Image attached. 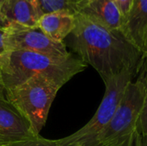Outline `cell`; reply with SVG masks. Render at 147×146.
Masks as SVG:
<instances>
[{
  "mask_svg": "<svg viewBox=\"0 0 147 146\" xmlns=\"http://www.w3.org/2000/svg\"><path fill=\"white\" fill-rule=\"evenodd\" d=\"M0 146H7V145H0Z\"/></svg>",
  "mask_w": 147,
  "mask_h": 146,
  "instance_id": "21",
  "label": "cell"
},
{
  "mask_svg": "<svg viewBox=\"0 0 147 146\" xmlns=\"http://www.w3.org/2000/svg\"><path fill=\"white\" fill-rule=\"evenodd\" d=\"M3 0H0V10H1V6H2V3H3ZM7 23L5 22V21L3 19L2 15H1V12H0V27H3V28H5L7 27Z\"/></svg>",
  "mask_w": 147,
  "mask_h": 146,
  "instance_id": "20",
  "label": "cell"
},
{
  "mask_svg": "<svg viewBox=\"0 0 147 146\" xmlns=\"http://www.w3.org/2000/svg\"><path fill=\"white\" fill-rule=\"evenodd\" d=\"M4 92H5V87H4V83H3V75H2V71H1V68H0V99L5 97Z\"/></svg>",
  "mask_w": 147,
  "mask_h": 146,
  "instance_id": "19",
  "label": "cell"
},
{
  "mask_svg": "<svg viewBox=\"0 0 147 146\" xmlns=\"http://www.w3.org/2000/svg\"><path fill=\"white\" fill-rule=\"evenodd\" d=\"M43 14L53 11H66L78 15L85 0H37Z\"/></svg>",
  "mask_w": 147,
  "mask_h": 146,
  "instance_id": "12",
  "label": "cell"
},
{
  "mask_svg": "<svg viewBox=\"0 0 147 146\" xmlns=\"http://www.w3.org/2000/svg\"><path fill=\"white\" fill-rule=\"evenodd\" d=\"M0 12L7 24L17 23L27 27H38L42 15L37 0H3Z\"/></svg>",
  "mask_w": 147,
  "mask_h": 146,
  "instance_id": "9",
  "label": "cell"
},
{
  "mask_svg": "<svg viewBox=\"0 0 147 146\" xmlns=\"http://www.w3.org/2000/svg\"><path fill=\"white\" fill-rule=\"evenodd\" d=\"M86 67L87 65L74 54L68 59H59L38 52L18 50L8 51L0 57L5 90L37 75L51 78L62 87Z\"/></svg>",
  "mask_w": 147,
  "mask_h": 146,
  "instance_id": "2",
  "label": "cell"
},
{
  "mask_svg": "<svg viewBox=\"0 0 147 146\" xmlns=\"http://www.w3.org/2000/svg\"><path fill=\"white\" fill-rule=\"evenodd\" d=\"M146 88V83L140 78L127 86L109 123L95 146H133Z\"/></svg>",
  "mask_w": 147,
  "mask_h": 146,
  "instance_id": "4",
  "label": "cell"
},
{
  "mask_svg": "<svg viewBox=\"0 0 147 146\" xmlns=\"http://www.w3.org/2000/svg\"><path fill=\"white\" fill-rule=\"evenodd\" d=\"M78 14L109 29H121L122 18L114 0H85Z\"/></svg>",
  "mask_w": 147,
  "mask_h": 146,
  "instance_id": "10",
  "label": "cell"
},
{
  "mask_svg": "<svg viewBox=\"0 0 147 146\" xmlns=\"http://www.w3.org/2000/svg\"><path fill=\"white\" fill-rule=\"evenodd\" d=\"M134 78L131 72L124 71L104 82L105 93L94 116L74 133L57 139L58 146H95L97 139L109 123L127 86Z\"/></svg>",
  "mask_w": 147,
  "mask_h": 146,
  "instance_id": "5",
  "label": "cell"
},
{
  "mask_svg": "<svg viewBox=\"0 0 147 146\" xmlns=\"http://www.w3.org/2000/svg\"><path fill=\"white\" fill-rule=\"evenodd\" d=\"M121 31L147 57V0H134L132 9L122 21Z\"/></svg>",
  "mask_w": 147,
  "mask_h": 146,
  "instance_id": "8",
  "label": "cell"
},
{
  "mask_svg": "<svg viewBox=\"0 0 147 146\" xmlns=\"http://www.w3.org/2000/svg\"><path fill=\"white\" fill-rule=\"evenodd\" d=\"M7 146H58V144L57 140L47 139L40 135H37L25 140L9 144Z\"/></svg>",
  "mask_w": 147,
  "mask_h": 146,
  "instance_id": "13",
  "label": "cell"
},
{
  "mask_svg": "<svg viewBox=\"0 0 147 146\" xmlns=\"http://www.w3.org/2000/svg\"><path fill=\"white\" fill-rule=\"evenodd\" d=\"M6 28V27H5ZM5 28L0 27V57L6 53L7 50L4 43V36H5Z\"/></svg>",
  "mask_w": 147,
  "mask_h": 146,
  "instance_id": "17",
  "label": "cell"
},
{
  "mask_svg": "<svg viewBox=\"0 0 147 146\" xmlns=\"http://www.w3.org/2000/svg\"><path fill=\"white\" fill-rule=\"evenodd\" d=\"M137 78L141 79L142 81H144L147 84V57L145 59L143 65L141 67V70L137 77Z\"/></svg>",
  "mask_w": 147,
  "mask_h": 146,
  "instance_id": "18",
  "label": "cell"
},
{
  "mask_svg": "<svg viewBox=\"0 0 147 146\" xmlns=\"http://www.w3.org/2000/svg\"><path fill=\"white\" fill-rule=\"evenodd\" d=\"M34 134L28 122L5 99H0V145L33 138Z\"/></svg>",
  "mask_w": 147,
  "mask_h": 146,
  "instance_id": "7",
  "label": "cell"
},
{
  "mask_svg": "<svg viewBox=\"0 0 147 146\" xmlns=\"http://www.w3.org/2000/svg\"><path fill=\"white\" fill-rule=\"evenodd\" d=\"M134 0H114L115 5L117 6L120 14L121 15L122 21L127 17L128 13L130 12Z\"/></svg>",
  "mask_w": 147,
  "mask_h": 146,
  "instance_id": "15",
  "label": "cell"
},
{
  "mask_svg": "<svg viewBox=\"0 0 147 146\" xmlns=\"http://www.w3.org/2000/svg\"><path fill=\"white\" fill-rule=\"evenodd\" d=\"M133 146H147V133H138Z\"/></svg>",
  "mask_w": 147,
  "mask_h": 146,
  "instance_id": "16",
  "label": "cell"
},
{
  "mask_svg": "<svg viewBox=\"0 0 147 146\" xmlns=\"http://www.w3.org/2000/svg\"><path fill=\"white\" fill-rule=\"evenodd\" d=\"M4 43L7 52L28 51L59 59H65L73 55L68 52L65 42L51 40L38 27L9 23L5 28Z\"/></svg>",
  "mask_w": 147,
  "mask_h": 146,
  "instance_id": "6",
  "label": "cell"
},
{
  "mask_svg": "<svg viewBox=\"0 0 147 146\" xmlns=\"http://www.w3.org/2000/svg\"><path fill=\"white\" fill-rule=\"evenodd\" d=\"M138 133H147V88L145 101H144L143 107H142L140 115L139 125H138Z\"/></svg>",
  "mask_w": 147,
  "mask_h": 146,
  "instance_id": "14",
  "label": "cell"
},
{
  "mask_svg": "<svg viewBox=\"0 0 147 146\" xmlns=\"http://www.w3.org/2000/svg\"><path fill=\"white\" fill-rule=\"evenodd\" d=\"M69 46L87 65H91L103 82L124 71L137 77L145 56L120 30H111L78 14L68 35Z\"/></svg>",
  "mask_w": 147,
  "mask_h": 146,
  "instance_id": "1",
  "label": "cell"
},
{
  "mask_svg": "<svg viewBox=\"0 0 147 146\" xmlns=\"http://www.w3.org/2000/svg\"><path fill=\"white\" fill-rule=\"evenodd\" d=\"M60 88L53 79L37 75L5 90L4 96L28 122L37 136L46 124L51 105Z\"/></svg>",
  "mask_w": 147,
  "mask_h": 146,
  "instance_id": "3",
  "label": "cell"
},
{
  "mask_svg": "<svg viewBox=\"0 0 147 146\" xmlns=\"http://www.w3.org/2000/svg\"><path fill=\"white\" fill-rule=\"evenodd\" d=\"M75 27V15L66 11H53L43 14L38 28L51 40L64 42Z\"/></svg>",
  "mask_w": 147,
  "mask_h": 146,
  "instance_id": "11",
  "label": "cell"
}]
</instances>
